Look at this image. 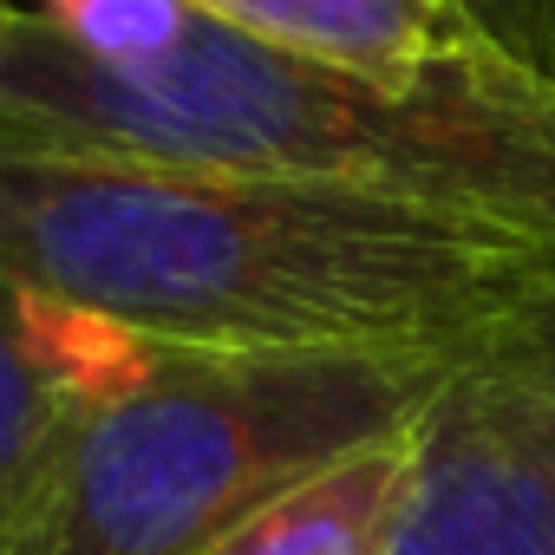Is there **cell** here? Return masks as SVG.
<instances>
[{"mask_svg": "<svg viewBox=\"0 0 555 555\" xmlns=\"http://www.w3.org/2000/svg\"><path fill=\"white\" fill-rule=\"evenodd\" d=\"M0 282L190 353L470 347L555 242L334 183L0 125Z\"/></svg>", "mask_w": 555, "mask_h": 555, "instance_id": "1", "label": "cell"}, {"mask_svg": "<svg viewBox=\"0 0 555 555\" xmlns=\"http://www.w3.org/2000/svg\"><path fill=\"white\" fill-rule=\"evenodd\" d=\"M0 125L334 183L555 242V79L483 47L360 73L274 53L164 0L131 53L92 60L14 0L0 34Z\"/></svg>", "mask_w": 555, "mask_h": 555, "instance_id": "2", "label": "cell"}, {"mask_svg": "<svg viewBox=\"0 0 555 555\" xmlns=\"http://www.w3.org/2000/svg\"><path fill=\"white\" fill-rule=\"evenodd\" d=\"M464 347L190 353L138 347L99 386L0 555H209L274 496L405 438Z\"/></svg>", "mask_w": 555, "mask_h": 555, "instance_id": "3", "label": "cell"}, {"mask_svg": "<svg viewBox=\"0 0 555 555\" xmlns=\"http://www.w3.org/2000/svg\"><path fill=\"white\" fill-rule=\"evenodd\" d=\"M386 555H555V425L464 360L412 425Z\"/></svg>", "mask_w": 555, "mask_h": 555, "instance_id": "4", "label": "cell"}, {"mask_svg": "<svg viewBox=\"0 0 555 555\" xmlns=\"http://www.w3.org/2000/svg\"><path fill=\"white\" fill-rule=\"evenodd\" d=\"M144 340L0 282V542L27 516L73 412L112 386Z\"/></svg>", "mask_w": 555, "mask_h": 555, "instance_id": "5", "label": "cell"}, {"mask_svg": "<svg viewBox=\"0 0 555 555\" xmlns=\"http://www.w3.org/2000/svg\"><path fill=\"white\" fill-rule=\"evenodd\" d=\"M183 8L274 53L360 73H399L470 47L444 0H183Z\"/></svg>", "mask_w": 555, "mask_h": 555, "instance_id": "6", "label": "cell"}, {"mask_svg": "<svg viewBox=\"0 0 555 555\" xmlns=\"http://www.w3.org/2000/svg\"><path fill=\"white\" fill-rule=\"evenodd\" d=\"M405 470H412V431L366 444L334 470L308 477L301 490L274 496L242 529H229L209 555H386Z\"/></svg>", "mask_w": 555, "mask_h": 555, "instance_id": "7", "label": "cell"}, {"mask_svg": "<svg viewBox=\"0 0 555 555\" xmlns=\"http://www.w3.org/2000/svg\"><path fill=\"white\" fill-rule=\"evenodd\" d=\"M477 373H490L503 392H516L522 405H535L555 425V282L535 288L516 314H503L496 327H483L464 353Z\"/></svg>", "mask_w": 555, "mask_h": 555, "instance_id": "8", "label": "cell"}, {"mask_svg": "<svg viewBox=\"0 0 555 555\" xmlns=\"http://www.w3.org/2000/svg\"><path fill=\"white\" fill-rule=\"evenodd\" d=\"M470 47L555 79V0H444Z\"/></svg>", "mask_w": 555, "mask_h": 555, "instance_id": "9", "label": "cell"}, {"mask_svg": "<svg viewBox=\"0 0 555 555\" xmlns=\"http://www.w3.org/2000/svg\"><path fill=\"white\" fill-rule=\"evenodd\" d=\"M8 21H14V0H0V34H8Z\"/></svg>", "mask_w": 555, "mask_h": 555, "instance_id": "10", "label": "cell"}]
</instances>
